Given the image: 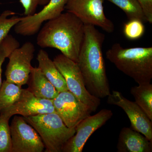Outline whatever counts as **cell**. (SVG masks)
Segmentation results:
<instances>
[{"label": "cell", "instance_id": "cell-22", "mask_svg": "<svg viewBox=\"0 0 152 152\" xmlns=\"http://www.w3.org/2000/svg\"><path fill=\"white\" fill-rule=\"evenodd\" d=\"M10 119L0 115V152H11Z\"/></svg>", "mask_w": 152, "mask_h": 152}, {"label": "cell", "instance_id": "cell-24", "mask_svg": "<svg viewBox=\"0 0 152 152\" xmlns=\"http://www.w3.org/2000/svg\"><path fill=\"white\" fill-rule=\"evenodd\" d=\"M50 0H20V3L23 7L25 16L32 15L36 13L39 6H45Z\"/></svg>", "mask_w": 152, "mask_h": 152}, {"label": "cell", "instance_id": "cell-12", "mask_svg": "<svg viewBox=\"0 0 152 152\" xmlns=\"http://www.w3.org/2000/svg\"><path fill=\"white\" fill-rule=\"evenodd\" d=\"M107 103L121 108L129 118L131 127L152 141V121L135 102L129 100L120 92L113 91L107 96Z\"/></svg>", "mask_w": 152, "mask_h": 152}, {"label": "cell", "instance_id": "cell-17", "mask_svg": "<svg viewBox=\"0 0 152 152\" xmlns=\"http://www.w3.org/2000/svg\"><path fill=\"white\" fill-rule=\"evenodd\" d=\"M131 94L135 102L152 121V85L151 83L138 85L131 88Z\"/></svg>", "mask_w": 152, "mask_h": 152}, {"label": "cell", "instance_id": "cell-5", "mask_svg": "<svg viewBox=\"0 0 152 152\" xmlns=\"http://www.w3.org/2000/svg\"><path fill=\"white\" fill-rule=\"evenodd\" d=\"M53 61L65 80L68 91L89 106L93 112L96 111L100 105V99L91 94L87 91L77 63L62 54L57 55Z\"/></svg>", "mask_w": 152, "mask_h": 152}, {"label": "cell", "instance_id": "cell-11", "mask_svg": "<svg viewBox=\"0 0 152 152\" xmlns=\"http://www.w3.org/2000/svg\"><path fill=\"white\" fill-rule=\"evenodd\" d=\"M113 115L110 110L103 109L81 121L75 128V134L63 147V152H82L85 144L95 131L102 126Z\"/></svg>", "mask_w": 152, "mask_h": 152}, {"label": "cell", "instance_id": "cell-6", "mask_svg": "<svg viewBox=\"0 0 152 152\" xmlns=\"http://www.w3.org/2000/svg\"><path fill=\"white\" fill-rule=\"evenodd\" d=\"M104 0H69L67 12L77 17L85 25L97 26L109 33L115 30L113 22L106 16Z\"/></svg>", "mask_w": 152, "mask_h": 152}, {"label": "cell", "instance_id": "cell-2", "mask_svg": "<svg viewBox=\"0 0 152 152\" xmlns=\"http://www.w3.org/2000/svg\"><path fill=\"white\" fill-rule=\"evenodd\" d=\"M84 35V24L67 12L45 24L38 33L37 44L42 48L58 49L77 63Z\"/></svg>", "mask_w": 152, "mask_h": 152}, {"label": "cell", "instance_id": "cell-21", "mask_svg": "<svg viewBox=\"0 0 152 152\" xmlns=\"http://www.w3.org/2000/svg\"><path fill=\"white\" fill-rule=\"evenodd\" d=\"M20 43L11 35H8L0 43V88L2 84V66L7 58H8L12 52L20 47Z\"/></svg>", "mask_w": 152, "mask_h": 152}, {"label": "cell", "instance_id": "cell-8", "mask_svg": "<svg viewBox=\"0 0 152 152\" xmlns=\"http://www.w3.org/2000/svg\"><path fill=\"white\" fill-rule=\"evenodd\" d=\"M35 48L31 42L14 50L8 57L5 72L6 80L22 87L27 84L31 69Z\"/></svg>", "mask_w": 152, "mask_h": 152}, {"label": "cell", "instance_id": "cell-16", "mask_svg": "<svg viewBox=\"0 0 152 152\" xmlns=\"http://www.w3.org/2000/svg\"><path fill=\"white\" fill-rule=\"evenodd\" d=\"M37 59L39 64L38 68L59 93L68 91L64 77L53 61L50 58L46 51L43 49L40 50L38 52Z\"/></svg>", "mask_w": 152, "mask_h": 152}, {"label": "cell", "instance_id": "cell-25", "mask_svg": "<svg viewBox=\"0 0 152 152\" xmlns=\"http://www.w3.org/2000/svg\"><path fill=\"white\" fill-rule=\"evenodd\" d=\"M141 7L147 22L152 23V0H137Z\"/></svg>", "mask_w": 152, "mask_h": 152}, {"label": "cell", "instance_id": "cell-13", "mask_svg": "<svg viewBox=\"0 0 152 152\" xmlns=\"http://www.w3.org/2000/svg\"><path fill=\"white\" fill-rule=\"evenodd\" d=\"M69 0H50L39 12L22 19L14 26L16 34L31 36L39 32L44 22L56 18L62 13Z\"/></svg>", "mask_w": 152, "mask_h": 152}, {"label": "cell", "instance_id": "cell-23", "mask_svg": "<svg viewBox=\"0 0 152 152\" xmlns=\"http://www.w3.org/2000/svg\"><path fill=\"white\" fill-rule=\"evenodd\" d=\"M145 31L143 23L138 20H129L124 26V34L127 39L136 40L143 35Z\"/></svg>", "mask_w": 152, "mask_h": 152}, {"label": "cell", "instance_id": "cell-18", "mask_svg": "<svg viewBox=\"0 0 152 152\" xmlns=\"http://www.w3.org/2000/svg\"><path fill=\"white\" fill-rule=\"evenodd\" d=\"M22 87L5 80L0 88V113L13 104L20 97Z\"/></svg>", "mask_w": 152, "mask_h": 152}, {"label": "cell", "instance_id": "cell-20", "mask_svg": "<svg viewBox=\"0 0 152 152\" xmlns=\"http://www.w3.org/2000/svg\"><path fill=\"white\" fill-rule=\"evenodd\" d=\"M15 14L12 11L7 10L0 15V43L8 35L11 29L22 20V17L15 16L8 18Z\"/></svg>", "mask_w": 152, "mask_h": 152}, {"label": "cell", "instance_id": "cell-10", "mask_svg": "<svg viewBox=\"0 0 152 152\" xmlns=\"http://www.w3.org/2000/svg\"><path fill=\"white\" fill-rule=\"evenodd\" d=\"M56 113L53 100L36 97L27 89L22 88L20 97L10 107L2 110L0 115L10 120L14 115L23 117Z\"/></svg>", "mask_w": 152, "mask_h": 152}, {"label": "cell", "instance_id": "cell-14", "mask_svg": "<svg viewBox=\"0 0 152 152\" xmlns=\"http://www.w3.org/2000/svg\"><path fill=\"white\" fill-rule=\"evenodd\" d=\"M118 152H151L152 141L131 127L120 132L117 145Z\"/></svg>", "mask_w": 152, "mask_h": 152}, {"label": "cell", "instance_id": "cell-15", "mask_svg": "<svg viewBox=\"0 0 152 152\" xmlns=\"http://www.w3.org/2000/svg\"><path fill=\"white\" fill-rule=\"evenodd\" d=\"M27 89L37 97L53 100L59 92L38 68L31 69Z\"/></svg>", "mask_w": 152, "mask_h": 152}, {"label": "cell", "instance_id": "cell-19", "mask_svg": "<svg viewBox=\"0 0 152 152\" xmlns=\"http://www.w3.org/2000/svg\"><path fill=\"white\" fill-rule=\"evenodd\" d=\"M119 7L126 14L129 20H138L147 22L141 7L137 0H107Z\"/></svg>", "mask_w": 152, "mask_h": 152}, {"label": "cell", "instance_id": "cell-9", "mask_svg": "<svg viewBox=\"0 0 152 152\" xmlns=\"http://www.w3.org/2000/svg\"><path fill=\"white\" fill-rule=\"evenodd\" d=\"M56 113L68 128H75L79 123L93 112L69 91L59 93L53 100Z\"/></svg>", "mask_w": 152, "mask_h": 152}, {"label": "cell", "instance_id": "cell-7", "mask_svg": "<svg viewBox=\"0 0 152 152\" xmlns=\"http://www.w3.org/2000/svg\"><path fill=\"white\" fill-rule=\"evenodd\" d=\"M10 131L11 152H42L45 150V145L39 134L23 117H14Z\"/></svg>", "mask_w": 152, "mask_h": 152}, {"label": "cell", "instance_id": "cell-4", "mask_svg": "<svg viewBox=\"0 0 152 152\" xmlns=\"http://www.w3.org/2000/svg\"><path fill=\"white\" fill-rule=\"evenodd\" d=\"M24 118L39 134L45 152H61L64 145L75 134V128L67 127L56 113Z\"/></svg>", "mask_w": 152, "mask_h": 152}, {"label": "cell", "instance_id": "cell-1", "mask_svg": "<svg viewBox=\"0 0 152 152\" xmlns=\"http://www.w3.org/2000/svg\"><path fill=\"white\" fill-rule=\"evenodd\" d=\"M105 36L91 25H85V35L77 62L85 86L91 94L99 99L110 94L102 53Z\"/></svg>", "mask_w": 152, "mask_h": 152}, {"label": "cell", "instance_id": "cell-3", "mask_svg": "<svg viewBox=\"0 0 152 152\" xmlns=\"http://www.w3.org/2000/svg\"><path fill=\"white\" fill-rule=\"evenodd\" d=\"M107 59L138 85L151 83L152 47L124 48L114 44L106 52Z\"/></svg>", "mask_w": 152, "mask_h": 152}]
</instances>
